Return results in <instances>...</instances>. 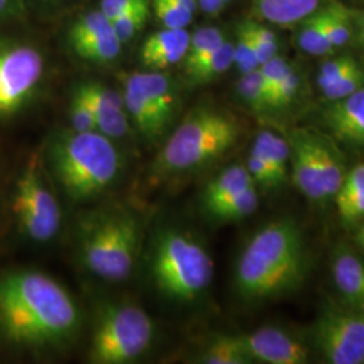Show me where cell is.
I'll list each match as a JSON object with an SVG mask.
<instances>
[{
	"label": "cell",
	"instance_id": "obj_1",
	"mask_svg": "<svg viewBox=\"0 0 364 364\" xmlns=\"http://www.w3.org/2000/svg\"><path fill=\"white\" fill-rule=\"evenodd\" d=\"M80 312L50 275L14 270L0 275V335L21 348H52L77 332Z\"/></svg>",
	"mask_w": 364,
	"mask_h": 364
},
{
	"label": "cell",
	"instance_id": "obj_2",
	"mask_svg": "<svg viewBox=\"0 0 364 364\" xmlns=\"http://www.w3.org/2000/svg\"><path fill=\"white\" fill-rule=\"evenodd\" d=\"M308 273V251L299 224L270 221L251 236L235 273L237 294L248 302L278 299L299 289Z\"/></svg>",
	"mask_w": 364,
	"mask_h": 364
},
{
	"label": "cell",
	"instance_id": "obj_3",
	"mask_svg": "<svg viewBox=\"0 0 364 364\" xmlns=\"http://www.w3.org/2000/svg\"><path fill=\"white\" fill-rule=\"evenodd\" d=\"M49 162L55 180L73 201L100 195L117 180L122 161L111 138L99 131L64 130L49 144Z\"/></svg>",
	"mask_w": 364,
	"mask_h": 364
},
{
	"label": "cell",
	"instance_id": "obj_4",
	"mask_svg": "<svg viewBox=\"0 0 364 364\" xmlns=\"http://www.w3.org/2000/svg\"><path fill=\"white\" fill-rule=\"evenodd\" d=\"M237 119L215 107H198L173 131L159 151L156 166L164 173L200 169L237 144Z\"/></svg>",
	"mask_w": 364,
	"mask_h": 364
},
{
	"label": "cell",
	"instance_id": "obj_5",
	"mask_svg": "<svg viewBox=\"0 0 364 364\" xmlns=\"http://www.w3.org/2000/svg\"><path fill=\"white\" fill-rule=\"evenodd\" d=\"M141 246V224L129 210L93 216L81 239V258L90 273L108 282L130 277Z\"/></svg>",
	"mask_w": 364,
	"mask_h": 364
},
{
	"label": "cell",
	"instance_id": "obj_6",
	"mask_svg": "<svg viewBox=\"0 0 364 364\" xmlns=\"http://www.w3.org/2000/svg\"><path fill=\"white\" fill-rule=\"evenodd\" d=\"M150 270L161 293L174 301L192 302L212 284L215 266L201 243L174 230L156 239Z\"/></svg>",
	"mask_w": 364,
	"mask_h": 364
},
{
	"label": "cell",
	"instance_id": "obj_7",
	"mask_svg": "<svg viewBox=\"0 0 364 364\" xmlns=\"http://www.w3.org/2000/svg\"><path fill=\"white\" fill-rule=\"evenodd\" d=\"M154 338V324L134 304H105L97 314L88 359L96 364L130 363L147 351Z\"/></svg>",
	"mask_w": 364,
	"mask_h": 364
},
{
	"label": "cell",
	"instance_id": "obj_8",
	"mask_svg": "<svg viewBox=\"0 0 364 364\" xmlns=\"http://www.w3.org/2000/svg\"><path fill=\"white\" fill-rule=\"evenodd\" d=\"M11 209L19 230L33 242H50L61 228V208L45 180L38 154L28 158L16 180Z\"/></svg>",
	"mask_w": 364,
	"mask_h": 364
},
{
	"label": "cell",
	"instance_id": "obj_9",
	"mask_svg": "<svg viewBox=\"0 0 364 364\" xmlns=\"http://www.w3.org/2000/svg\"><path fill=\"white\" fill-rule=\"evenodd\" d=\"M314 347L328 363H364V312L326 299L312 326Z\"/></svg>",
	"mask_w": 364,
	"mask_h": 364
},
{
	"label": "cell",
	"instance_id": "obj_10",
	"mask_svg": "<svg viewBox=\"0 0 364 364\" xmlns=\"http://www.w3.org/2000/svg\"><path fill=\"white\" fill-rule=\"evenodd\" d=\"M45 58L26 42L0 43V117L19 112L38 91Z\"/></svg>",
	"mask_w": 364,
	"mask_h": 364
},
{
	"label": "cell",
	"instance_id": "obj_11",
	"mask_svg": "<svg viewBox=\"0 0 364 364\" xmlns=\"http://www.w3.org/2000/svg\"><path fill=\"white\" fill-rule=\"evenodd\" d=\"M65 38L77 58L97 65L114 64L124 46L112 22L99 9L76 16L66 30Z\"/></svg>",
	"mask_w": 364,
	"mask_h": 364
},
{
	"label": "cell",
	"instance_id": "obj_12",
	"mask_svg": "<svg viewBox=\"0 0 364 364\" xmlns=\"http://www.w3.org/2000/svg\"><path fill=\"white\" fill-rule=\"evenodd\" d=\"M251 362L267 364H304L309 362L308 347L278 326H263L250 333L234 335Z\"/></svg>",
	"mask_w": 364,
	"mask_h": 364
},
{
	"label": "cell",
	"instance_id": "obj_13",
	"mask_svg": "<svg viewBox=\"0 0 364 364\" xmlns=\"http://www.w3.org/2000/svg\"><path fill=\"white\" fill-rule=\"evenodd\" d=\"M290 144L291 178L294 186L309 201L326 204V191L314 146V129L299 127L287 136Z\"/></svg>",
	"mask_w": 364,
	"mask_h": 364
},
{
	"label": "cell",
	"instance_id": "obj_14",
	"mask_svg": "<svg viewBox=\"0 0 364 364\" xmlns=\"http://www.w3.org/2000/svg\"><path fill=\"white\" fill-rule=\"evenodd\" d=\"M91 107L97 131L114 139L124 138L131 129L123 93L97 81H85L76 87Z\"/></svg>",
	"mask_w": 364,
	"mask_h": 364
},
{
	"label": "cell",
	"instance_id": "obj_15",
	"mask_svg": "<svg viewBox=\"0 0 364 364\" xmlns=\"http://www.w3.org/2000/svg\"><path fill=\"white\" fill-rule=\"evenodd\" d=\"M320 120L333 141L364 149V88L340 100L326 102Z\"/></svg>",
	"mask_w": 364,
	"mask_h": 364
},
{
	"label": "cell",
	"instance_id": "obj_16",
	"mask_svg": "<svg viewBox=\"0 0 364 364\" xmlns=\"http://www.w3.org/2000/svg\"><path fill=\"white\" fill-rule=\"evenodd\" d=\"M191 41L188 28L162 27L149 36L139 50L141 64L147 70H166L182 64Z\"/></svg>",
	"mask_w": 364,
	"mask_h": 364
},
{
	"label": "cell",
	"instance_id": "obj_17",
	"mask_svg": "<svg viewBox=\"0 0 364 364\" xmlns=\"http://www.w3.org/2000/svg\"><path fill=\"white\" fill-rule=\"evenodd\" d=\"M332 275L343 302L364 312V262L341 245L333 252Z\"/></svg>",
	"mask_w": 364,
	"mask_h": 364
},
{
	"label": "cell",
	"instance_id": "obj_18",
	"mask_svg": "<svg viewBox=\"0 0 364 364\" xmlns=\"http://www.w3.org/2000/svg\"><path fill=\"white\" fill-rule=\"evenodd\" d=\"M156 114L169 127L180 107V93L174 80L165 70H144L131 73Z\"/></svg>",
	"mask_w": 364,
	"mask_h": 364
},
{
	"label": "cell",
	"instance_id": "obj_19",
	"mask_svg": "<svg viewBox=\"0 0 364 364\" xmlns=\"http://www.w3.org/2000/svg\"><path fill=\"white\" fill-rule=\"evenodd\" d=\"M123 99L127 115L130 122L136 127L144 138L147 141L156 142L161 139L168 130V126L161 117L156 114L154 107L149 102L144 91L135 81L132 75H129L124 80L123 88Z\"/></svg>",
	"mask_w": 364,
	"mask_h": 364
},
{
	"label": "cell",
	"instance_id": "obj_20",
	"mask_svg": "<svg viewBox=\"0 0 364 364\" xmlns=\"http://www.w3.org/2000/svg\"><path fill=\"white\" fill-rule=\"evenodd\" d=\"M329 0H251L260 22L278 27H296L301 21L324 7Z\"/></svg>",
	"mask_w": 364,
	"mask_h": 364
},
{
	"label": "cell",
	"instance_id": "obj_21",
	"mask_svg": "<svg viewBox=\"0 0 364 364\" xmlns=\"http://www.w3.org/2000/svg\"><path fill=\"white\" fill-rule=\"evenodd\" d=\"M314 146L318 166L321 171L323 185L326 191V200H335L344 177L347 174L344 159L338 150V144L333 142L328 134H323L314 129Z\"/></svg>",
	"mask_w": 364,
	"mask_h": 364
},
{
	"label": "cell",
	"instance_id": "obj_22",
	"mask_svg": "<svg viewBox=\"0 0 364 364\" xmlns=\"http://www.w3.org/2000/svg\"><path fill=\"white\" fill-rule=\"evenodd\" d=\"M296 45L301 52L312 57H328L336 53L326 31V6L296 26Z\"/></svg>",
	"mask_w": 364,
	"mask_h": 364
},
{
	"label": "cell",
	"instance_id": "obj_23",
	"mask_svg": "<svg viewBox=\"0 0 364 364\" xmlns=\"http://www.w3.org/2000/svg\"><path fill=\"white\" fill-rule=\"evenodd\" d=\"M251 185H255V182L250 176L247 168L243 165H232L223 170L205 186L203 193L204 208L207 210L218 205Z\"/></svg>",
	"mask_w": 364,
	"mask_h": 364
},
{
	"label": "cell",
	"instance_id": "obj_24",
	"mask_svg": "<svg viewBox=\"0 0 364 364\" xmlns=\"http://www.w3.org/2000/svg\"><path fill=\"white\" fill-rule=\"evenodd\" d=\"M251 151L257 153L269 165L278 186L287 181L290 162V144L287 138L272 130L260 131L252 144Z\"/></svg>",
	"mask_w": 364,
	"mask_h": 364
},
{
	"label": "cell",
	"instance_id": "obj_25",
	"mask_svg": "<svg viewBox=\"0 0 364 364\" xmlns=\"http://www.w3.org/2000/svg\"><path fill=\"white\" fill-rule=\"evenodd\" d=\"M234 66V41L227 38L215 52L198 65L185 72V77L192 85H204L220 77Z\"/></svg>",
	"mask_w": 364,
	"mask_h": 364
},
{
	"label": "cell",
	"instance_id": "obj_26",
	"mask_svg": "<svg viewBox=\"0 0 364 364\" xmlns=\"http://www.w3.org/2000/svg\"><path fill=\"white\" fill-rule=\"evenodd\" d=\"M326 31L333 49L338 52L350 45L355 31V13L338 0L326 4Z\"/></svg>",
	"mask_w": 364,
	"mask_h": 364
},
{
	"label": "cell",
	"instance_id": "obj_27",
	"mask_svg": "<svg viewBox=\"0 0 364 364\" xmlns=\"http://www.w3.org/2000/svg\"><path fill=\"white\" fill-rule=\"evenodd\" d=\"M225 39V33L216 26L198 27L196 31L191 33L188 52L182 61L183 73L204 61L223 45Z\"/></svg>",
	"mask_w": 364,
	"mask_h": 364
},
{
	"label": "cell",
	"instance_id": "obj_28",
	"mask_svg": "<svg viewBox=\"0 0 364 364\" xmlns=\"http://www.w3.org/2000/svg\"><path fill=\"white\" fill-rule=\"evenodd\" d=\"M259 205V195L257 191V185H251L237 195L230 197L218 205L207 209L210 218L215 220L228 223L245 219L254 213Z\"/></svg>",
	"mask_w": 364,
	"mask_h": 364
},
{
	"label": "cell",
	"instance_id": "obj_29",
	"mask_svg": "<svg viewBox=\"0 0 364 364\" xmlns=\"http://www.w3.org/2000/svg\"><path fill=\"white\" fill-rule=\"evenodd\" d=\"M236 92L240 100L247 105L252 112L263 114L272 111L270 95L259 68L252 72L240 75V78L236 84Z\"/></svg>",
	"mask_w": 364,
	"mask_h": 364
},
{
	"label": "cell",
	"instance_id": "obj_30",
	"mask_svg": "<svg viewBox=\"0 0 364 364\" xmlns=\"http://www.w3.org/2000/svg\"><path fill=\"white\" fill-rule=\"evenodd\" d=\"M151 14L150 0H136L127 10H124L112 21V26L123 45H127L146 26Z\"/></svg>",
	"mask_w": 364,
	"mask_h": 364
},
{
	"label": "cell",
	"instance_id": "obj_31",
	"mask_svg": "<svg viewBox=\"0 0 364 364\" xmlns=\"http://www.w3.org/2000/svg\"><path fill=\"white\" fill-rule=\"evenodd\" d=\"M200 362L207 364L252 363L239 347L234 335H221L215 338L200 356Z\"/></svg>",
	"mask_w": 364,
	"mask_h": 364
},
{
	"label": "cell",
	"instance_id": "obj_32",
	"mask_svg": "<svg viewBox=\"0 0 364 364\" xmlns=\"http://www.w3.org/2000/svg\"><path fill=\"white\" fill-rule=\"evenodd\" d=\"M362 64L351 55V54H331L328 55L326 61L318 68L316 82L320 91L326 90V87L332 85L338 80L344 77L347 73H350L353 69Z\"/></svg>",
	"mask_w": 364,
	"mask_h": 364
},
{
	"label": "cell",
	"instance_id": "obj_33",
	"mask_svg": "<svg viewBox=\"0 0 364 364\" xmlns=\"http://www.w3.org/2000/svg\"><path fill=\"white\" fill-rule=\"evenodd\" d=\"M248 33L252 41L255 54L258 57L259 65L272 60L277 54H279V41L275 33L263 22L246 19Z\"/></svg>",
	"mask_w": 364,
	"mask_h": 364
},
{
	"label": "cell",
	"instance_id": "obj_34",
	"mask_svg": "<svg viewBox=\"0 0 364 364\" xmlns=\"http://www.w3.org/2000/svg\"><path fill=\"white\" fill-rule=\"evenodd\" d=\"M234 65L240 75L252 72L260 66L248 33L246 21H242L236 27L234 39Z\"/></svg>",
	"mask_w": 364,
	"mask_h": 364
},
{
	"label": "cell",
	"instance_id": "obj_35",
	"mask_svg": "<svg viewBox=\"0 0 364 364\" xmlns=\"http://www.w3.org/2000/svg\"><path fill=\"white\" fill-rule=\"evenodd\" d=\"M151 13L162 27L186 28L193 21L195 14L185 10L177 0H150Z\"/></svg>",
	"mask_w": 364,
	"mask_h": 364
},
{
	"label": "cell",
	"instance_id": "obj_36",
	"mask_svg": "<svg viewBox=\"0 0 364 364\" xmlns=\"http://www.w3.org/2000/svg\"><path fill=\"white\" fill-rule=\"evenodd\" d=\"M364 88V68L363 65L358 66L356 69L347 73L344 77L340 78L332 85L323 90L321 95L324 97V102H335L343 97H347L352 93Z\"/></svg>",
	"mask_w": 364,
	"mask_h": 364
},
{
	"label": "cell",
	"instance_id": "obj_37",
	"mask_svg": "<svg viewBox=\"0 0 364 364\" xmlns=\"http://www.w3.org/2000/svg\"><path fill=\"white\" fill-rule=\"evenodd\" d=\"M69 119H70L72 130L78 131V132L97 131L96 119L92 112L91 107L76 88L70 96Z\"/></svg>",
	"mask_w": 364,
	"mask_h": 364
},
{
	"label": "cell",
	"instance_id": "obj_38",
	"mask_svg": "<svg viewBox=\"0 0 364 364\" xmlns=\"http://www.w3.org/2000/svg\"><path fill=\"white\" fill-rule=\"evenodd\" d=\"M301 88V75L297 68L291 65L287 75L278 82L272 95V108L281 109L291 105Z\"/></svg>",
	"mask_w": 364,
	"mask_h": 364
},
{
	"label": "cell",
	"instance_id": "obj_39",
	"mask_svg": "<svg viewBox=\"0 0 364 364\" xmlns=\"http://www.w3.org/2000/svg\"><path fill=\"white\" fill-rule=\"evenodd\" d=\"M364 198V164H359L347 171L335 203H346Z\"/></svg>",
	"mask_w": 364,
	"mask_h": 364
},
{
	"label": "cell",
	"instance_id": "obj_40",
	"mask_svg": "<svg viewBox=\"0 0 364 364\" xmlns=\"http://www.w3.org/2000/svg\"><path fill=\"white\" fill-rule=\"evenodd\" d=\"M246 168H247L250 176L255 182V185L258 183L267 189L278 188V182L275 180L273 171L269 168V165L263 161V158H260L257 153H254L251 150L248 154Z\"/></svg>",
	"mask_w": 364,
	"mask_h": 364
},
{
	"label": "cell",
	"instance_id": "obj_41",
	"mask_svg": "<svg viewBox=\"0 0 364 364\" xmlns=\"http://www.w3.org/2000/svg\"><path fill=\"white\" fill-rule=\"evenodd\" d=\"M136 0H100L99 10L112 22L124 10H127Z\"/></svg>",
	"mask_w": 364,
	"mask_h": 364
},
{
	"label": "cell",
	"instance_id": "obj_42",
	"mask_svg": "<svg viewBox=\"0 0 364 364\" xmlns=\"http://www.w3.org/2000/svg\"><path fill=\"white\" fill-rule=\"evenodd\" d=\"M25 1V7L27 4L37 9L39 11H46V13H52L55 10L63 9L66 4H69L72 0H23Z\"/></svg>",
	"mask_w": 364,
	"mask_h": 364
},
{
	"label": "cell",
	"instance_id": "obj_43",
	"mask_svg": "<svg viewBox=\"0 0 364 364\" xmlns=\"http://www.w3.org/2000/svg\"><path fill=\"white\" fill-rule=\"evenodd\" d=\"M352 42L364 54V10L360 13L355 14V31H353Z\"/></svg>",
	"mask_w": 364,
	"mask_h": 364
},
{
	"label": "cell",
	"instance_id": "obj_44",
	"mask_svg": "<svg viewBox=\"0 0 364 364\" xmlns=\"http://www.w3.org/2000/svg\"><path fill=\"white\" fill-rule=\"evenodd\" d=\"M224 7L225 3L223 0H197V9L208 16H215L220 14Z\"/></svg>",
	"mask_w": 364,
	"mask_h": 364
},
{
	"label": "cell",
	"instance_id": "obj_45",
	"mask_svg": "<svg viewBox=\"0 0 364 364\" xmlns=\"http://www.w3.org/2000/svg\"><path fill=\"white\" fill-rule=\"evenodd\" d=\"M356 242L359 243V246L363 248L364 251V235H356Z\"/></svg>",
	"mask_w": 364,
	"mask_h": 364
},
{
	"label": "cell",
	"instance_id": "obj_46",
	"mask_svg": "<svg viewBox=\"0 0 364 364\" xmlns=\"http://www.w3.org/2000/svg\"><path fill=\"white\" fill-rule=\"evenodd\" d=\"M223 1H224V3H225V6H227L228 3H231V1H234V0H223Z\"/></svg>",
	"mask_w": 364,
	"mask_h": 364
}]
</instances>
